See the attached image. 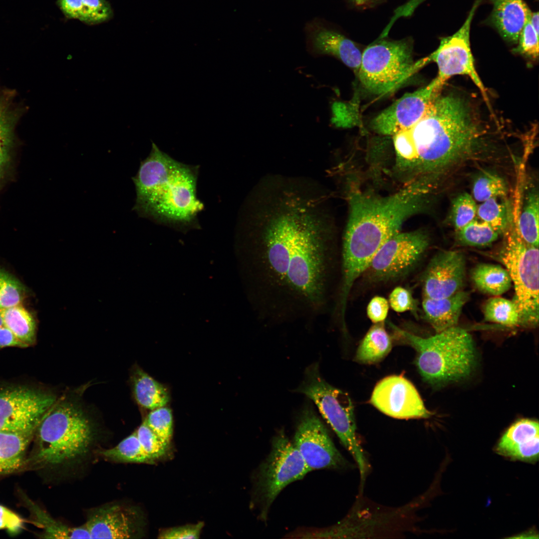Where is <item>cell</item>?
Segmentation results:
<instances>
[{
    "label": "cell",
    "mask_w": 539,
    "mask_h": 539,
    "mask_svg": "<svg viewBox=\"0 0 539 539\" xmlns=\"http://www.w3.org/2000/svg\"><path fill=\"white\" fill-rule=\"evenodd\" d=\"M285 179L254 191L244 220L251 301L260 319H310L329 298L333 230L324 197Z\"/></svg>",
    "instance_id": "6da1fadb"
},
{
    "label": "cell",
    "mask_w": 539,
    "mask_h": 539,
    "mask_svg": "<svg viewBox=\"0 0 539 539\" xmlns=\"http://www.w3.org/2000/svg\"><path fill=\"white\" fill-rule=\"evenodd\" d=\"M477 96L444 85L410 128L416 160L434 170L459 172L468 164L496 160L503 151L504 123Z\"/></svg>",
    "instance_id": "7a4b0ae2"
},
{
    "label": "cell",
    "mask_w": 539,
    "mask_h": 539,
    "mask_svg": "<svg viewBox=\"0 0 539 539\" xmlns=\"http://www.w3.org/2000/svg\"><path fill=\"white\" fill-rule=\"evenodd\" d=\"M433 194L422 179L408 182L389 196L362 192L349 194V212L341 252L340 280L344 286L353 285L380 248L400 232L406 220L424 211Z\"/></svg>",
    "instance_id": "3957f363"
},
{
    "label": "cell",
    "mask_w": 539,
    "mask_h": 539,
    "mask_svg": "<svg viewBox=\"0 0 539 539\" xmlns=\"http://www.w3.org/2000/svg\"><path fill=\"white\" fill-rule=\"evenodd\" d=\"M198 172L196 166L178 162L153 144L132 177L136 193L133 210L157 223L196 228L204 208L197 196Z\"/></svg>",
    "instance_id": "277c9868"
},
{
    "label": "cell",
    "mask_w": 539,
    "mask_h": 539,
    "mask_svg": "<svg viewBox=\"0 0 539 539\" xmlns=\"http://www.w3.org/2000/svg\"><path fill=\"white\" fill-rule=\"evenodd\" d=\"M416 352L415 364L424 381L434 386L462 379L474 367L476 352L471 335L457 326L422 337L392 326Z\"/></svg>",
    "instance_id": "5b68a950"
},
{
    "label": "cell",
    "mask_w": 539,
    "mask_h": 539,
    "mask_svg": "<svg viewBox=\"0 0 539 539\" xmlns=\"http://www.w3.org/2000/svg\"><path fill=\"white\" fill-rule=\"evenodd\" d=\"M36 431L34 458L42 466L64 464L82 457L94 437L93 425L83 411L66 401H56Z\"/></svg>",
    "instance_id": "8992f818"
},
{
    "label": "cell",
    "mask_w": 539,
    "mask_h": 539,
    "mask_svg": "<svg viewBox=\"0 0 539 539\" xmlns=\"http://www.w3.org/2000/svg\"><path fill=\"white\" fill-rule=\"evenodd\" d=\"M295 391L305 395L315 404L356 461L360 483L363 485L368 472V463L357 438L354 407L349 395L325 381L320 375L317 363L306 368L303 380Z\"/></svg>",
    "instance_id": "52a82bcc"
},
{
    "label": "cell",
    "mask_w": 539,
    "mask_h": 539,
    "mask_svg": "<svg viewBox=\"0 0 539 539\" xmlns=\"http://www.w3.org/2000/svg\"><path fill=\"white\" fill-rule=\"evenodd\" d=\"M411 38L382 39L368 45L362 54L357 74L363 87L377 95L390 94L416 70L426 64L424 58L414 63Z\"/></svg>",
    "instance_id": "ba28073f"
},
{
    "label": "cell",
    "mask_w": 539,
    "mask_h": 539,
    "mask_svg": "<svg viewBox=\"0 0 539 539\" xmlns=\"http://www.w3.org/2000/svg\"><path fill=\"white\" fill-rule=\"evenodd\" d=\"M497 258L503 264L514 284L512 299L517 306L520 325L535 327L539 321V247L520 236L515 218L504 234Z\"/></svg>",
    "instance_id": "9c48e42d"
},
{
    "label": "cell",
    "mask_w": 539,
    "mask_h": 539,
    "mask_svg": "<svg viewBox=\"0 0 539 539\" xmlns=\"http://www.w3.org/2000/svg\"><path fill=\"white\" fill-rule=\"evenodd\" d=\"M310 471L301 456L282 431L272 441L271 451L254 476L251 504L258 508L261 520L266 521L269 510L280 492Z\"/></svg>",
    "instance_id": "30bf717a"
},
{
    "label": "cell",
    "mask_w": 539,
    "mask_h": 539,
    "mask_svg": "<svg viewBox=\"0 0 539 539\" xmlns=\"http://www.w3.org/2000/svg\"><path fill=\"white\" fill-rule=\"evenodd\" d=\"M430 244L422 230L396 234L378 250L362 275L371 283L394 281L418 267Z\"/></svg>",
    "instance_id": "8fae6325"
},
{
    "label": "cell",
    "mask_w": 539,
    "mask_h": 539,
    "mask_svg": "<svg viewBox=\"0 0 539 539\" xmlns=\"http://www.w3.org/2000/svg\"><path fill=\"white\" fill-rule=\"evenodd\" d=\"M480 1L477 0L474 4L462 26L452 35L443 37L435 51L425 58L427 63H436V77L444 83L455 75L468 76L479 89L487 105L492 108L488 90L476 70L470 45L471 23Z\"/></svg>",
    "instance_id": "7c38bea8"
},
{
    "label": "cell",
    "mask_w": 539,
    "mask_h": 539,
    "mask_svg": "<svg viewBox=\"0 0 539 539\" xmlns=\"http://www.w3.org/2000/svg\"><path fill=\"white\" fill-rule=\"evenodd\" d=\"M293 443L310 471L344 469L349 466L324 425L309 407H305L300 415Z\"/></svg>",
    "instance_id": "4fadbf2b"
},
{
    "label": "cell",
    "mask_w": 539,
    "mask_h": 539,
    "mask_svg": "<svg viewBox=\"0 0 539 539\" xmlns=\"http://www.w3.org/2000/svg\"><path fill=\"white\" fill-rule=\"evenodd\" d=\"M56 401L51 394L27 388L0 392V431L36 430Z\"/></svg>",
    "instance_id": "5bb4252c"
},
{
    "label": "cell",
    "mask_w": 539,
    "mask_h": 539,
    "mask_svg": "<svg viewBox=\"0 0 539 539\" xmlns=\"http://www.w3.org/2000/svg\"><path fill=\"white\" fill-rule=\"evenodd\" d=\"M446 83L436 77L426 86L405 94L373 118L370 128L375 133L385 136H393L411 128L422 118Z\"/></svg>",
    "instance_id": "9a60e30c"
},
{
    "label": "cell",
    "mask_w": 539,
    "mask_h": 539,
    "mask_svg": "<svg viewBox=\"0 0 539 539\" xmlns=\"http://www.w3.org/2000/svg\"><path fill=\"white\" fill-rule=\"evenodd\" d=\"M370 402L394 418H428L432 415L413 384L401 375L388 376L379 381L373 389Z\"/></svg>",
    "instance_id": "2e32d148"
},
{
    "label": "cell",
    "mask_w": 539,
    "mask_h": 539,
    "mask_svg": "<svg viewBox=\"0 0 539 539\" xmlns=\"http://www.w3.org/2000/svg\"><path fill=\"white\" fill-rule=\"evenodd\" d=\"M466 274L464 255L442 251L431 259L422 276L423 298H438L463 290Z\"/></svg>",
    "instance_id": "e0dca14e"
},
{
    "label": "cell",
    "mask_w": 539,
    "mask_h": 539,
    "mask_svg": "<svg viewBox=\"0 0 539 539\" xmlns=\"http://www.w3.org/2000/svg\"><path fill=\"white\" fill-rule=\"evenodd\" d=\"M304 32L306 49L310 55L333 56L357 74L362 52L354 41L318 17L306 23Z\"/></svg>",
    "instance_id": "ac0fdd59"
},
{
    "label": "cell",
    "mask_w": 539,
    "mask_h": 539,
    "mask_svg": "<svg viewBox=\"0 0 539 539\" xmlns=\"http://www.w3.org/2000/svg\"><path fill=\"white\" fill-rule=\"evenodd\" d=\"M142 519L135 508L111 503L89 511L84 524L92 539L139 538Z\"/></svg>",
    "instance_id": "d6986e66"
},
{
    "label": "cell",
    "mask_w": 539,
    "mask_h": 539,
    "mask_svg": "<svg viewBox=\"0 0 539 539\" xmlns=\"http://www.w3.org/2000/svg\"><path fill=\"white\" fill-rule=\"evenodd\" d=\"M496 451L511 459L536 462L539 452L538 421L522 419L514 423L500 439Z\"/></svg>",
    "instance_id": "ffe728a7"
},
{
    "label": "cell",
    "mask_w": 539,
    "mask_h": 539,
    "mask_svg": "<svg viewBox=\"0 0 539 539\" xmlns=\"http://www.w3.org/2000/svg\"><path fill=\"white\" fill-rule=\"evenodd\" d=\"M26 110L17 92L0 83V179L9 159L16 129Z\"/></svg>",
    "instance_id": "44dd1931"
},
{
    "label": "cell",
    "mask_w": 539,
    "mask_h": 539,
    "mask_svg": "<svg viewBox=\"0 0 539 539\" xmlns=\"http://www.w3.org/2000/svg\"><path fill=\"white\" fill-rule=\"evenodd\" d=\"M491 21L506 40L517 43L519 34L531 10L524 0H491Z\"/></svg>",
    "instance_id": "7402d4cb"
},
{
    "label": "cell",
    "mask_w": 539,
    "mask_h": 539,
    "mask_svg": "<svg viewBox=\"0 0 539 539\" xmlns=\"http://www.w3.org/2000/svg\"><path fill=\"white\" fill-rule=\"evenodd\" d=\"M469 298V293L463 290L445 297L423 298L424 317L436 333L456 326Z\"/></svg>",
    "instance_id": "603a6c76"
},
{
    "label": "cell",
    "mask_w": 539,
    "mask_h": 539,
    "mask_svg": "<svg viewBox=\"0 0 539 539\" xmlns=\"http://www.w3.org/2000/svg\"><path fill=\"white\" fill-rule=\"evenodd\" d=\"M525 188L522 207L517 218L515 216L516 226L524 242L539 247V190L531 183Z\"/></svg>",
    "instance_id": "cb8c5ba5"
},
{
    "label": "cell",
    "mask_w": 539,
    "mask_h": 539,
    "mask_svg": "<svg viewBox=\"0 0 539 539\" xmlns=\"http://www.w3.org/2000/svg\"><path fill=\"white\" fill-rule=\"evenodd\" d=\"M35 431H0V475L12 473L21 466Z\"/></svg>",
    "instance_id": "d4e9b609"
},
{
    "label": "cell",
    "mask_w": 539,
    "mask_h": 539,
    "mask_svg": "<svg viewBox=\"0 0 539 539\" xmlns=\"http://www.w3.org/2000/svg\"><path fill=\"white\" fill-rule=\"evenodd\" d=\"M133 393L137 403L149 410L166 406L170 400L167 389L139 367L131 377Z\"/></svg>",
    "instance_id": "484cf974"
},
{
    "label": "cell",
    "mask_w": 539,
    "mask_h": 539,
    "mask_svg": "<svg viewBox=\"0 0 539 539\" xmlns=\"http://www.w3.org/2000/svg\"><path fill=\"white\" fill-rule=\"evenodd\" d=\"M392 344L384 322L373 323L360 342L355 359L363 364L378 362L389 353Z\"/></svg>",
    "instance_id": "4316f807"
},
{
    "label": "cell",
    "mask_w": 539,
    "mask_h": 539,
    "mask_svg": "<svg viewBox=\"0 0 539 539\" xmlns=\"http://www.w3.org/2000/svg\"><path fill=\"white\" fill-rule=\"evenodd\" d=\"M471 276L477 288L494 296L507 291L512 284L507 270L498 265L480 264L473 269Z\"/></svg>",
    "instance_id": "83f0119b"
},
{
    "label": "cell",
    "mask_w": 539,
    "mask_h": 539,
    "mask_svg": "<svg viewBox=\"0 0 539 539\" xmlns=\"http://www.w3.org/2000/svg\"><path fill=\"white\" fill-rule=\"evenodd\" d=\"M4 325L27 346L35 339L36 322L32 315L21 304L0 309Z\"/></svg>",
    "instance_id": "f1b7e54d"
},
{
    "label": "cell",
    "mask_w": 539,
    "mask_h": 539,
    "mask_svg": "<svg viewBox=\"0 0 539 539\" xmlns=\"http://www.w3.org/2000/svg\"><path fill=\"white\" fill-rule=\"evenodd\" d=\"M513 213L511 204L505 197H495L478 205L477 216L501 235L510 227L515 217Z\"/></svg>",
    "instance_id": "f546056e"
},
{
    "label": "cell",
    "mask_w": 539,
    "mask_h": 539,
    "mask_svg": "<svg viewBox=\"0 0 539 539\" xmlns=\"http://www.w3.org/2000/svg\"><path fill=\"white\" fill-rule=\"evenodd\" d=\"M34 517L35 524L43 529V537L48 539H91L84 524L79 527H70L53 519L37 506L28 502Z\"/></svg>",
    "instance_id": "4dcf8cb0"
},
{
    "label": "cell",
    "mask_w": 539,
    "mask_h": 539,
    "mask_svg": "<svg viewBox=\"0 0 539 539\" xmlns=\"http://www.w3.org/2000/svg\"><path fill=\"white\" fill-rule=\"evenodd\" d=\"M100 454L104 459L115 462L154 463L143 448L136 431L114 447L101 451Z\"/></svg>",
    "instance_id": "1f68e13d"
},
{
    "label": "cell",
    "mask_w": 539,
    "mask_h": 539,
    "mask_svg": "<svg viewBox=\"0 0 539 539\" xmlns=\"http://www.w3.org/2000/svg\"><path fill=\"white\" fill-rule=\"evenodd\" d=\"M483 314L487 321L508 327L520 325L519 313L515 302L499 296L492 297L486 301Z\"/></svg>",
    "instance_id": "d6a6232c"
},
{
    "label": "cell",
    "mask_w": 539,
    "mask_h": 539,
    "mask_svg": "<svg viewBox=\"0 0 539 539\" xmlns=\"http://www.w3.org/2000/svg\"><path fill=\"white\" fill-rule=\"evenodd\" d=\"M499 235L489 224L476 218L456 231V239L459 244L470 247L489 246Z\"/></svg>",
    "instance_id": "836d02e7"
},
{
    "label": "cell",
    "mask_w": 539,
    "mask_h": 539,
    "mask_svg": "<svg viewBox=\"0 0 539 539\" xmlns=\"http://www.w3.org/2000/svg\"><path fill=\"white\" fill-rule=\"evenodd\" d=\"M508 189L502 177L495 172L483 170L473 181L472 196L475 201L481 203L492 198H505Z\"/></svg>",
    "instance_id": "e575fe53"
},
{
    "label": "cell",
    "mask_w": 539,
    "mask_h": 539,
    "mask_svg": "<svg viewBox=\"0 0 539 539\" xmlns=\"http://www.w3.org/2000/svg\"><path fill=\"white\" fill-rule=\"evenodd\" d=\"M477 207L472 195L467 192L460 193L452 201L448 221L456 231L476 218Z\"/></svg>",
    "instance_id": "d590c367"
},
{
    "label": "cell",
    "mask_w": 539,
    "mask_h": 539,
    "mask_svg": "<svg viewBox=\"0 0 539 539\" xmlns=\"http://www.w3.org/2000/svg\"><path fill=\"white\" fill-rule=\"evenodd\" d=\"M136 433L144 451L154 463L168 456L171 451V444L164 442L144 422Z\"/></svg>",
    "instance_id": "8d00e7d4"
},
{
    "label": "cell",
    "mask_w": 539,
    "mask_h": 539,
    "mask_svg": "<svg viewBox=\"0 0 539 539\" xmlns=\"http://www.w3.org/2000/svg\"><path fill=\"white\" fill-rule=\"evenodd\" d=\"M144 422L164 442L171 444L173 420L169 408L165 406L152 410Z\"/></svg>",
    "instance_id": "74e56055"
},
{
    "label": "cell",
    "mask_w": 539,
    "mask_h": 539,
    "mask_svg": "<svg viewBox=\"0 0 539 539\" xmlns=\"http://www.w3.org/2000/svg\"><path fill=\"white\" fill-rule=\"evenodd\" d=\"M25 292L23 285L16 278L0 270V309L21 304Z\"/></svg>",
    "instance_id": "f35d334b"
},
{
    "label": "cell",
    "mask_w": 539,
    "mask_h": 539,
    "mask_svg": "<svg viewBox=\"0 0 539 539\" xmlns=\"http://www.w3.org/2000/svg\"><path fill=\"white\" fill-rule=\"evenodd\" d=\"M110 4L105 0H83L79 20L96 24L108 20L112 16Z\"/></svg>",
    "instance_id": "ab89813d"
},
{
    "label": "cell",
    "mask_w": 539,
    "mask_h": 539,
    "mask_svg": "<svg viewBox=\"0 0 539 539\" xmlns=\"http://www.w3.org/2000/svg\"><path fill=\"white\" fill-rule=\"evenodd\" d=\"M515 51L532 60L539 56V34L531 24L529 17L519 34Z\"/></svg>",
    "instance_id": "60d3db41"
},
{
    "label": "cell",
    "mask_w": 539,
    "mask_h": 539,
    "mask_svg": "<svg viewBox=\"0 0 539 539\" xmlns=\"http://www.w3.org/2000/svg\"><path fill=\"white\" fill-rule=\"evenodd\" d=\"M388 301L391 308L397 312L416 311L417 307L416 300L411 292L400 286L395 287L392 290Z\"/></svg>",
    "instance_id": "b9f144b4"
},
{
    "label": "cell",
    "mask_w": 539,
    "mask_h": 539,
    "mask_svg": "<svg viewBox=\"0 0 539 539\" xmlns=\"http://www.w3.org/2000/svg\"><path fill=\"white\" fill-rule=\"evenodd\" d=\"M204 526L203 522L196 524L165 529L160 531L158 538L164 539H199Z\"/></svg>",
    "instance_id": "7bdbcfd3"
},
{
    "label": "cell",
    "mask_w": 539,
    "mask_h": 539,
    "mask_svg": "<svg viewBox=\"0 0 539 539\" xmlns=\"http://www.w3.org/2000/svg\"><path fill=\"white\" fill-rule=\"evenodd\" d=\"M389 308L388 300L384 297L375 296L371 298L367 306V315L373 323L384 322Z\"/></svg>",
    "instance_id": "ee69618b"
},
{
    "label": "cell",
    "mask_w": 539,
    "mask_h": 539,
    "mask_svg": "<svg viewBox=\"0 0 539 539\" xmlns=\"http://www.w3.org/2000/svg\"><path fill=\"white\" fill-rule=\"evenodd\" d=\"M23 520L18 515L0 505V529H6L13 533L23 527Z\"/></svg>",
    "instance_id": "f6af8a7d"
},
{
    "label": "cell",
    "mask_w": 539,
    "mask_h": 539,
    "mask_svg": "<svg viewBox=\"0 0 539 539\" xmlns=\"http://www.w3.org/2000/svg\"><path fill=\"white\" fill-rule=\"evenodd\" d=\"M83 0H58L59 7L65 16L79 19Z\"/></svg>",
    "instance_id": "bcb514c9"
},
{
    "label": "cell",
    "mask_w": 539,
    "mask_h": 539,
    "mask_svg": "<svg viewBox=\"0 0 539 539\" xmlns=\"http://www.w3.org/2000/svg\"><path fill=\"white\" fill-rule=\"evenodd\" d=\"M7 346L27 347L25 344L17 339L5 326H0V349Z\"/></svg>",
    "instance_id": "7dc6e473"
},
{
    "label": "cell",
    "mask_w": 539,
    "mask_h": 539,
    "mask_svg": "<svg viewBox=\"0 0 539 539\" xmlns=\"http://www.w3.org/2000/svg\"><path fill=\"white\" fill-rule=\"evenodd\" d=\"M529 20L535 30L536 32L539 34V13L538 12H532L531 11L529 16Z\"/></svg>",
    "instance_id": "c3c4849f"
},
{
    "label": "cell",
    "mask_w": 539,
    "mask_h": 539,
    "mask_svg": "<svg viewBox=\"0 0 539 539\" xmlns=\"http://www.w3.org/2000/svg\"><path fill=\"white\" fill-rule=\"evenodd\" d=\"M353 4L357 6H364L379 2L382 0H349Z\"/></svg>",
    "instance_id": "681fc988"
},
{
    "label": "cell",
    "mask_w": 539,
    "mask_h": 539,
    "mask_svg": "<svg viewBox=\"0 0 539 539\" xmlns=\"http://www.w3.org/2000/svg\"><path fill=\"white\" fill-rule=\"evenodd\" d=\"M5 326V325L4 324V323H3L2 318L1 317V315L0 314V326Z\"/></svg>",
    "instance_id": "f907efd6"
}]
</instances>
